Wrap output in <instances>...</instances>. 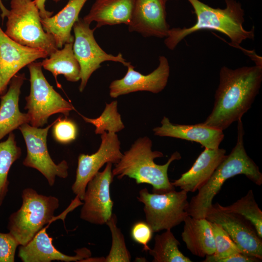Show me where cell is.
I'll return each instance as SVG.
<instances>
[{"instance_id": "7a4b0ae2", "label": "cell", "mask_w": 262, "mask_h": 262, "mask_svg": "<svg viewBox=\"0 0 262 262\" xmlns=\"http://www.w3.org/2000/svg\"><path fill=\"white\" fill-rule=\"evenodd\" d=\"M196 16V22L192 26L170 29L164 40L166 47L173 50L185 37L197 31L212 30L226 35L231 44L235 48L246 39L254 38V27L251 30L243 28L245 21L244 9L235 0H225L226 7L215 8L199 0H187Z\"/></svg>"}, {"instance_id": "44dd1931", "label": "cell", "mask_w": 262, "mask_h": 262, "mask_svg": "<svg viewBox=\"0 0 262 262\" xmlns=\"http://www.w3.org/2000/svg\"><path fill=\"white\" fill-rule=\"evenodd\" d=\"M87 0H69L54 16L41 18L43 29L53 37L58 49H62L66 43H73L74 37L71 30Z\"/></svg>"}, {"instance_id": "9c48e42d", "label": "cell", "mask_w": 262, "mask_h": 262, "mask_svg": "<svg viewBox=\"0 0 262 262\" xmlns=\"http://www.w3.org/2000/svg\"><path fill=\"white\" fill-rule=\"evenodd\" d=\"M74 40L73 50L81 68L79 91L85 88L91 75L101 67L105 61L118 62L127 66L131 63L126 61L121 53L117 55L108 54L97 42L94 35L95 28L91 29L90 24L82 18L75 22L73 26Z\"/></svg>"}, {"instance_id": "d590c367", "label": "cell", "mask_w": 262, "mask_h": 262, "mask_svg": "<svg viewBox=\"0 0 262 262\" xmlns=\"http://www.w3.org/2000/svg\"><path fill=\"white\" fill-rule=\"evenodd\" d=\"M0 10L1 11L0 16L2 19L4 20L5 17H7L9 10H8L3 4L2 0H0Z\"/></svg>"}, {"instance_id": "d4e9b609", "label": "cell", "mask_w": 262, "mask_h": 262, "mask_svg": "<svg viewBox=\"0 0 262 262\" xmlns=\"http://www.w3.org/2000/svg\"><path fill=\"white\" fill-rule=\"evenodd\" d=\"M154 246L148 251L153 262H191L179 249L180 242L171 229H167L154 238Z\"/></svg>"}, {"instance_id": "8992f818", "label": "cell", "mask_w": 262, "mask_h": 262, "mask_svg": "<svg viewBox=\"0 0 262 262\" xmlns=\"http://www.w3.org/2000/svg\"><path fill=\"white\" fill-rule=\"evenodd\" d=\"M5 34L16 43L46 51L49 56L58 49L53 37L41 22L39 10L33 0H11Z\"/></svg>"}, {"instance_id": "277c9868", "label": "cell", "mask_w": 262, "mask_h": 262, "mask_svg": "<svg viewBox=\"0 0 262 262\" xmlns=\"http://www.w3.org/2000/svg\"><path fill=\"white\" fill-rule=\"evenodd\" d=\"M152 143L147 136L139 138L126 151L112 170L113 176L121 179L125 176L135 180L137 184L147 183L152 192L164 193L175 189L168 177V169L175 160L181 159L178 151L174 152L164 164H156L154 160L164 156L162 152L152 150Z\"/></svg>"}, {"instance_id": "f546056e", "label": "cell", "mask_w": 262, "mask_h": 262, "mask_svg": "<svg viewBox=\"0 0 262 262\" xmlns=\"http://www.w3.org/2000/svg\"><path fill=\"white\" fill-rule=\"evenodd\" d=\"M213 233L215 251L211 255L206 256L203 262H216L219 259L241 253L228 233L219 224L211 222Z\"/></svg>"}, {"instance_id": "7402d4cb", "label": "cell", "mask_w": 262, "mask_h": 262, "mask_svg": "<svg viewBox=\"0 0 262 262\" xmlns=\"http://www.w3.org/2000/svg\"><path fill=\"white\" fill-rule=\"evenodd\" d=\"M135 0H96L89 13L82 18L90 24L97 23L95 29L120 24L128 25Z\"/></svg>"}, {"instance_id": "8fae6325", "label": "cell", "mask_w": 262, "mask_h": 262, "mask_svg": "<svg viewBox=\"0 0 262 262\" xmlns=\"http://www.w3.org/2000/svg\"><path fill=\"white\" fill-rule=\"evenodd\" d=\"M114 176L112 164L108 163L103 171H98L88 182L80 213V218L90 223L102 225L107 223L113 213V201L110 187Z\"/></svg>"}, {"instance_id": "52a82bcc", "label": "cell", "mask_w": 262, "mask_h": 262, "mask_svg": "<svg viewBox=\"0 0 262 262\" xmlns=\"http://www.w3.org/2000/svg\"><path fill=\"white\" fill-rule=\"evenodd\" d=\"M27 66L31 87L29 95L25 98L24 109L27 110L31 126L42 127L51 115L61 113L67 116L71 111L75 110L73 106L49 83L43 74L41 62H33Z\"/></svg>"}, {"instance_id": "2e32d148", "label": "cell", "mask_w": 262, "mask_h": 262, "mask_svg": "<svg viewBox=\"0 0 262 262\" xmlns=\"http://www.w3.org/2000/svg\"><path fill=\"white\" fill-rule=\"evenodd\" d=\"M170 0H135L128 29L144 37H166L170 29L166 3Z\"/></svg>"}, {"instance_id": "d6a6232c", "label": "cell", "mask_w": 262, "mask_h": 262, "mask_svg": "<svg viewBox=\"0 0 262 262\" xmlns=\"http://www.w3.org/2000/svg\"><path fill=\"white\" fill-rule=\"evenodd\" d=\"M153 231L149 225L144 221H138L132 226L131 230L132 239L138 244L143 246L146 251L150 249L148 244L152 237Z\"/></svg>"}, {"instance_id": "d6986e66", "label": "cell", "mask_w": 262, "mask_h": 262, "mask_svg": "<svg viewBox=\"0 0 262 262\" xmlns=\"http://www.w3.org/2000/svg\"><path fill=\"white\" fill-rule=\"evenodd\" d=\"M223 148H205L191 168L171 182L187 192H194L203 186L226 157Z\"/></svg>"}, {"instance_id": "7c38bea8", "label": "cell", "mask_w": 262, "mask_h": 262, "mask_svg": "<svg viewBox=\"0 0 262 262\" xmlns=\"http://www.w3.org/2000/svg\"><path fill=\"white\" fill-rule=\"evenodd\" d=\"M101 142L98 150L91 155L80 154L78 158L75 180L72 190L76 197L83 200L86 185L104 164H116L123 154L120 142L115 133L104 132L101 134Z\"/></svg>"}, {"instance_id": "83f0119b", "label": "cell", "mask_w": 262, "mask_h": 262, "mask_svg": "<svg viewBox=\"0 0 262 262\" xmlns=\"http://www.w3.org/2000/svg\"><path fill=\"white\" fill-rule=\"evenodd\" d=\"M81 115L85 122L95 127V132L97 134H102L104 132L116 133L125 128L121 115L117 111L116 100L107 103L101 115L96 118Z\"/></svg>"}, {"instance_id": "1f68e13d", "label": "cell", "mask_w": 262, "mask_h": 262, "mask_svg": "<svg viewBox=\"0 0 262 262\" xmlns=\"http://www.w3.org/2000/svg\"><path fill=\"white\" fill-rule=\"evenodd\" d=\"M19 245L9 232H0V262H15L16 249Z\"/></svg>"}, {"instance_id": "ba28073f", "label": "cell", "mask_w": 262, "mask_h": 262, "mask_svg": "<svg viewBox=\"0 0 262 262\" xmlns=\"http://www.w3.org/2000/svg\"><path fill=\"white\" fill-rule=\"evenodd\" d=\"M186 191L175 189L164 193H150L141 189L137 198L144 204L146 222L153 232L171 229L184 221L188 216L189 204Z\"/></svg>"}, {"instance_id": "30bf717a", "label": "cell", "mask_w": 262, "mask_h": 262, "mask_svg": "<svg viewBox=\"0 0 262 262\" xmlns=\"http://www.w3.org/2000/svg\"><path fill=\"white\" fill-rule=\"evenodd\" d=\"M54 121L45 128H37L25 123L20 126V130L27 147V155L23 164L39 171L47 179L49 184L52 186L56 176L65 179L68 176V165L63 160L55 164L49 153L47 136Z\"/></svg>"}, {"instance_id": "4fadbf2b", "label": "cell", "mask_w": 262, "mask_h": 262, "mask_svg": "<svg viewBox=\"0 0 262 262\" xmlns=\"http://www.w3.org/2000/svg\"><path fill=\"white\" fill-rule=\"evenodd\" d=\"M205 218L220 225L241 253L262 260V238L249 221L239 214L222 210L217 203L209 209Z\"/></svg>"}, {"instance_id": "f1b7e54d", "label": "cell", "mask_w": 262, "mask_h": 262, "mask_svg": "<svg viewBox=\"0 0 262 262\" xmlns=\"http://www.w3.org/2000/svg\"><path fill=\"white\" fill-rule=\"evenodd\" d=\"M117 217L113 213L106 224L109 227L112 235V246L104 262H129L131 255L126 245L123 234L116 225Z\"/></svg>"}, {"instance_id": "4dcf8cb0", "label": "cell", "mask_w": 262, "mask_h": 262, "mask_svg": "<svg viewBox=\"0 0 262 262\" xmlns=\"http://www.w3.org/2000/svg\"><path fill=\"white\" fill-rule=\"evenodd\" d=\"M52 135L56 141L66 144L74 141L78 134V127L72 120L58 117L52 125Z\"/></svg>"}, {"instance_id": "6da1fadb", "label": "cell", "mask_w": 262, "mask_h": 262, "mask_svg": "<svg viewBox=\"0 0 262 262\" xmlns=\"http://www.w3.org/2000/svg\"><path fill=\"white\" fill-rule=\"evenodd\" d=\"M262 81V63L234 69L222 67L213 109L202 124L224 131L241 119L258 94Z\"/></svg>"}, {"instance_id": "484cf974", "label": "cell", "mask_w": 262, "mask_h": 262, "mask_svg": "<svg viewBox=\"0 0 262 262\" xmlns=\"http://www.w3.org/2000/svg\"><path fill=\"white\" fill-rule=\"evenodd\" d=\"M15 139L14 133L11 132L6 140L0 142V206L8 191V175L10 168L21 155V148Z\"/></svg>"}, {"instance_id": "603a6c76", "label": "cell", "mask_w": 262, "mask_h": 262, "mask_svg": "<svg viewBox=\"0 0 262 262\" xmlns=\"http://www.w3.org/2000/svg\"><path fill=\"white\" fill-rule=\"evenodd\" d=\"M181 238L187 248L194 255L205 257L215 251L211 222L205 218L187 216L184 220Z\"/></svg>"}, {"instance_id": "cb8c5ba5", "label": "cell", "mask_w": 262, "mask_h": 262, "mask_svg": "<svg viewBox=\"0 0 262 262\" xmlns=\"http://www.w3.org/2000/svg\"><path fill=\"white\" fill-rule=\"evenodd\" d=\"M73 43H66L64 48L57 49L41 62L42 67L50 72L58 86L61 85L57 81V76L62 74L67 81L71 82L80 80L81 68L73 50Z\"/></svg>"}, {"instance_id": "e0dca14e", "label": "cell", "mask_w": 262, "mask_h": 262, "mask_svg": "<svg viewBox=\"0 0 262 262\" xmlns=\"http://www.w3.org/2000/svg\"><path fill=\"white\" fill-rule=\"evenodd\" d=\"M76 252V255L71 256L58 251L53 246L52 238L47 233L46 228H43L28 244L20 246L18 255L23 262H82L92 255L86 247L78 249Z\"/></svg>"}, {"instance_id": "9a60e30c", "label": "cell", "mask_w": 262, "mask_h": 262, "mask_svg": "<svg viewBox=\"0 0 262 262\" xmlns=\"http://www.w3.org/2000/svg\"><path fill=\"white\" fill-rule=\"evenodd\" d=\"M48 56L43 50L14 41L0 26V96L6 92L11 80L20 69L38 59Z\"/></svg>"}, {"instance_id": "4316f807", "label": "cell", "mask_w": 262, "mask_h": 262, "mask_svg": "<svg viewBox=\"0 0 262 262\" xmlns=\"http://www.w3.org/2000/svg\"><path fill=\"white\" fill-rule=\"evenodd\" d=\"M222 210L237 213L249 221L255 228L259 236L262 238V212L257 203L252 190L233 204L223 206L217 203Z\"/></svg>"}, {"instance_id": "ffe728a7", "label": "cell", "mask_w": 262, "mask_h": 262, "mask_svg": "<svg viewBox=\"0 0 262 262\" xmlns=\"http://www.w3.org/2000/svg\"><path fill=\"white\" fill-rule=\"evenodd\" d=\"M25 80L24 73H17L11 80L8 90L0 96V140L22 125L29 124L28 114L19 108L21 88Z\"/></svg>"}, {"instance_id": "5bb4252c", "label": "cell", "mask_w": 262, "mask_h": 262, "mask_svg": "<svg viewBox=\"0 0 262 262\" xmlns=\"http://www.w3.org/2000/svg\"><path fill=\"white\" fill-rule=\"evenodd\" d=\"M159 65L152 72L143 75L134 70L130 63L125 75L122 79L113 81L109 86L111 98L137 91H148L157 94L162 91L167 85L170 74L167 59L164 56L159 57Z\"/></svg>"}, {"instance_id": "ac0fdd59", "label": "cell", "mask_w": 262, "mask_h": 262, "mask_svg": "<svg viewBox=\"0 0 262 262\" xmlns=\"http://www.w3.org/2000/svg\"><path fill=\"white\" fill-rule=\"evenodd\" d=\"M161 123V126L153 129L155 135L195 142L205 148H218L224 137L223 131L202 123L194 125L173 124L166 116L163 117Z\"/></svg>"}, {"instance_id": "5b68a950", "label": "cell", "mask_w": 262, "mask_h": 262, "mask_svg": "<svg viewBox=\"0 0 262 262\" xmlns=\"http://www.w3.org/2000/svg\"><path fill=\"white\" fill-rule=\"evenodd\" d=\"M21 196L22 205L10 215L8 228L19 245L24 246L53 220L59 201L56 197L39 194L30 188L23 190Z\"/></svg>"}, {"instance_id": "836d02e7", "label": "cell", "mask_w": 262, "mask_h": 262, "mask_svg": "<svg viewBox=\"0 0 262 262\" xmlns=\"http://www.w3.org/2000/svg\"><path fill=\"white\" fill-rule=\"evenodd\" d=\"M262 260L258 258L247 256L242 253L232 254L216 260V262H259Z\"/></svg>"}, {"instance_id": "3957f363", "label": "cell", "mask_w": 262, "mask_h": 262, "mask_svg": "<svg viewBox=\"0 0 262 262\" xmlns=\"http://www.w3.org/2000/svg\"><path fill=\"white\" fill-rule=\"evenodd\" d=\"M237 137L235 146L227 155L206 183L198 190L197 195L189 202L188 215L205 218L213 200L224 183L238 175H244L256 185L262 184V174L258 166L247 155L244 147L245 131L241 119L237 121Z\"/></svg>"}, {"instance_id": "e575fe53", "label": "cell", "mask_w": 262, "mask_h": 262, "mask_svg": "<svg viewBox=\"0 0 262 262\" xmlns=\"http://www.w3.org/2000/svg\"><path fill=\"white\" fill-rule=\"evenodd\" d=\"M54 0L55 1H58L59 0ZM33 1L39 10L41 18L50 17L52 15V12L48 11L45 8V2L46 0H33Z\"/></svg>"}]
</instances>
